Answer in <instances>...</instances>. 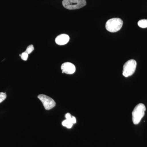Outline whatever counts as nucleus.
<instances>
[{"label":"nucleus","mask_w":147,"mask_h":147,"mask_svg":"<svg viewBox=\"0 0 147 147\" xmlns=\"http://www.w3.org/2000/svg\"><path fill=\"white\" fill-rule=\"evenodd\" d=\"M146 106L143 103H139L136 105L132 113V119L133 123L138 124L145 115Z\"/></svg>","instance_id":"1"},{"label":"nucleus","mask_w":147,"mask_h":147,"mask_svg":"<svg viewBox=\"0 0 147 147\" xmlns=\"http://www.w3.org/2000/svg\"><path fill=\"white\" fill-rule=\"evenodd\" d=\"M123 21L119 18H113L106 22L105 28L108 31L116 32L119 31L122 27Z\"/></svg>","instance_id":"2"},{"label":"nucleus","mask_w":147,"mask_h":147,"mask_svg":"<svg viewBox=\"0 0 147 147\" xmlns=\"http://www.w3.org/2000/svg\"><path fill=\"white\" fill-rule=\"evenodd\" d=\"M63 5L65 8L69 10L79 9L86 5V0H63Z\"/></svg>","instance_id":"3"},{"label":"nucleus","mask_w":147,"mask_h":147,"mask_svg":"<svg viewBox=\"0 0 147 147\" xmlns=\"http://www.w3.org/2000/svg\"><path fill=\"white\" fill-rule=\"evenodd\" d=\"M137 65V62L134 59L129 60L127 61L123 66V76L125 77L131 76L136 70Z\"/></svg>","instance_id":"4"},{"label":"nucleus","mask_w":147,"mask_h":147,"mask_svg":"<svg viewBox=\"0 0 147 147\" xmlns=\"http://www.w3.org/2000/svg\"><path fill=\"white\" fill-rule=\"evenodd\" d=\"M38 99L42 102L45 110H50L56 105V102L53 98L44 94H40L38 96Z\"/></svg>","instance_id":"5"},{"label":"nucleus","mask_w":147,"mask_h":147,"mask_svg":"<svg viewBox=\"0 0 147 147\" xmlns=\"http://www.w3.org/2000/svg\"><path fill=\"white\" fill-rule=\"evenodd\" d=\"M62 73L66 74H73L76 71V67L73 64L69 62H65L61 66Z\"/></svg>","instance_id":"6"},{"label":"nucleus","mask_w":147,"mask_h":147,"mask_svg":"<svg viewBox=\"0 0 147 147\" xmlns=\"http://www.w3.org/2000/svg\"><path fill=\"white\" fill-rule=\"evenodd\" d=\"M69 40V37L68 35L61 34L57 37L55 39V42L58 45H63L67 44Z\"/></svg>","instance_id":"7"},{"label":"nucleus","mask_w":147,"mask_h":147,"mask_svg":"<svg viewBox=\"0 0 147 147\" xmlns=\"http://www.w3.org/2000/svg\"><path fill=\"white\" fill-rule=\"evenodd\" d=\"M138 26L141 28H147V19H142L138 22Z\"/></svg>","instance_id":"8"},{"label":"nucleus","mask_w":147,"mask_h":147,"mask_svg":"<svg viewBox=\"0 0 147 147\" xmlns=\"http://www.w3.org/2000/svg\"><path fill=\"white\" fill-rule=\"evenodd\" d=\"M62 124L63 126L66 127L67 128L70 129L73 126V124L70 121L66 119L63 121Z\"/></svg>","instance_id":"9"},{"label":"nucleus","mask_w":147,"mask_h":147,"mask_svg":"<svg viewBox=\"0 0 147 147\" xmlns=\"http://www.w3.org/2000/svg\"><path fill=\"white\" fill-rule=\"evenodd\" d=\"M34 50V47L33 45H30L27 47L26 50L25 52L28 53V54H30Z\"/></svg>","instance_id":"10"},{"label":"nucleus","mask_w":147,"mask_h":147,"mask_svg":"<svg viewBox=\"0 0 147 147\" xmlns=\"http://www.w3.org/2000/svg\"><path fill=\"white\" fill-rule=\"evenodd\" d=\"M20 56H21L22 60L24 61H27L28 59V54L25 52L22 53V54L20 55Z\"/></svg>","instance_id":"11"},{"label":"nucleus","mask_w":147,"mask_h":147,"mask_svg":"<svg viewBox=\"0 0 147 147\" xmlns=\"http://www.w3.org/2000/svg\"><path fill=\"white\" fill-rule=\"evenodd\" d=\"M6 97L7 95L5 93L0 92V103L5 100Z\"/></svg>","instance_id":"12"},{"label":"nucleus","mask_w":147,"mask_h":147,"mask_svg":"<svg viewBox=\"0 0 147 147\" xmlns=\"http://www.w3.org/2000/svg\"><path fill=\"white\" fill-rule=\"evenodd\" d=\"M65 117L66 119L68 120L71 121L72 117V116L71 115V114H69V113H67L65 115Z\"/></svg>","instance_id":"13"}]
</instances>
